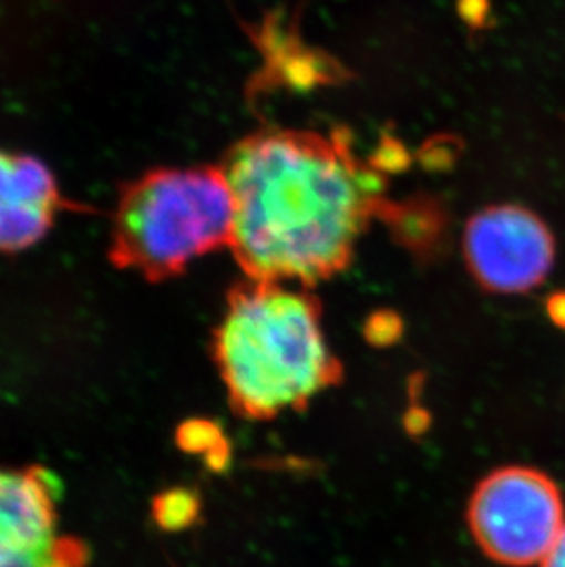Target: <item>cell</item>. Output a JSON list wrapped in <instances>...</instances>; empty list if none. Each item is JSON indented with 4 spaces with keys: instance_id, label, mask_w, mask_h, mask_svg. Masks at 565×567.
Returning <instances> with one entry per match:
<instances>
[{
    "instance_id": "cell-9",
    "label": "cell",
    "mask_w": 565,
    "mask_h": 567,
    "mask_svg": "<svg viewBox=\"0 0 565 567\" xmlns=\"http://www.w3.org/2000/svg\"><path fill=\"white\" fill-rule=\"evenodd\" d=\"M198 514V499L187 491H173L156 502V518L167 529H181L193 524Z\"/></svg>"
},
{
    "instance_id": "cell-1",
    "label": "cell",
    "mask_w": 565,
    "mask_h": 567,
    "mask_svg": "<svg viewBox=\"0 0 565 567\" xmlns=\"http://www.w3.org/2000/svg\"><path fill=\"white\" fill-rule=\"evenodd\" d=\"M229 248L250 279L304 287L337 276L384 208L380 173L347 134L265 128L228 151Z\"/></svg>"
},
{
    "instance_id": "cell-6",
    "label": "cell",
    "mask_w": 565,
    "mask_h": 567,
    "mask_svg": "<svg viewBox=\"0 0 565 567\" xmlns=\"http://www.w3.org/2000/svg\"><path fill=\"white\" fill-rule=\"evenodd\" d=\"M58 494L41 466L0 465V567H86L85 542L59 524Z\"/></svg>"
},
{
    "instance_id": "cell-12",
    "label": "cell",
    "mask_w": 565,
    "mask_h": 567,
    "mask_svg": "<svg viewBox=\"0 0 565 567\" xmlns=\"http://www.w3.org/2000/svg\"><path fill=\"white\" fill-rule=\"evenodd\" d=\"M547 316L555 326L565 329V290L564 292H555L547 300Z\"/></svg>"
},
{
    "instance_id": "cell-10",
    "label": "cell",
    "mask_w": 565,
    "mask_h": 567,
    "mask_svg": "<svg viewBox=\"0 0 565 567\" xmlns=\"http://www.w3.org/2000/svg\"><path fill=\"white\" fill-rule=\"evenodd\" d=\"M402 332L400 318L393 312L382 311L371 316V320L366 326V337L374 346H390L396 342Z\"/></svg>"
},
{
    "instance_id": "cell-11",
    "label": "cell",
    "mask_w": 565,
    "mask_h": 567,
    "mask_svg": "<svg viewBox=\"0 0 565 567\" xmlns=\"http://www.w3.org/2000/svg\"><path fill=\"white\" fill-rule=\"evenodd\" d=\"M540 567H565V525L544 560L540 563Z\"/></svg>"
},
{
    "instance_id": "cell-4",
    "label": "cell",
    "mask_w": 565,
    "mask_h": 567,
    "mask_svg": "<svg viewBox=\"0 0 565 567\" xmlns=\"http://www.w3.org/2000/svg\"><path fill=\"white\" fill-rule=\"evenodd\" d=\"M561 488L545 472L505 466L475 488L469 525L477 546L494 563L511 567L540 564L564 529Z\"/></svg>"
},
{
    "instance_id": "cell-8",
    "label": "cell",
    "mask_w": 565,
    "mask_h": 567,
    "mask_svg": "<svg viewBox=\"0 0 565 567\" xmlns=\"http://www.w3.org/2000/svg\"><path fill=\"white\" fill-rule=\"evenodd\" d=\"M181 443L186 450L192 452H201V454H208L209 463L215 465V461L219 460L220 463H226V449L225 437L215 424L198 423L186 424L181 430Z\"/></svg>"
},
{
    "instance_id": "cell-2",
    "label": "cell",
    "mask_w": 565,
    "mask_h": 567,
    "mask_svg": "<svg viewBox=\"0 0 565 567\" xmlns=\"http://www.w3.org/2000/svg\"><path fill=\"white\" fill-rule=\"evenodd\" d=\"M214 359L235 412L251 421L305 408L343 375L323 334L320 301L267 279L232 289Z\"/></svg>"
},
{
    "instance_id": "cell-5",
    "label": "cell",
    "mask_w": 565,
    "mask_h": 567,
    "mask_svg": "<svg viewBox=\"0 0 565 567\" xmlns=\"http://www.w3.org/2000/svg\"><path fill=\"white\" fill-rule=\"evenodd\" d=\"M463 252L475 281L496 295H527L556 261L549 225L520 204L486 206L464 228Z\"/></svg>"
},
{
    "instance_id": "cell-3",
    "label": "cell",
    "mask_w": 565,
    "mask_h": 567,
    "mask_svg": "<svg viewBox=\"0 0 565 567\" xmlns=\"http://www.w3.org/2000/svg\"><path fill=\"white\" fill-rule=\"evenodd\" d=\"M234 197L223 167H166L123 188L109 257L122 270L164 281L229 247Z\"/></svg>"
},
{
    "instance_id": "cell-7",
    "label": "cell",
    "mask_w": 565,
    "mask_h": 567,
    "mask_svg": "<svg viewBox=\"0 0 565 567\" xmlns=\"http://www.w3.org/2000/svg\"><path fill=\"white\" fill-rule=\"evenodd\" d=\"M69 204L35 156L0 150V254L38 245Z\"/></svg>"
}]
</instances>
